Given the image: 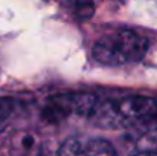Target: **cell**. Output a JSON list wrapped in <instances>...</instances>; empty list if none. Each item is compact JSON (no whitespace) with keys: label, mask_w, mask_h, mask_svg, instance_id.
Wrapping results in <instances>:
<instances>
[{"label":"cell","mask_w":157,"mask_h":156,"mask_svg":"<svg viewBox=\"0 0 157 156\" xmlns=\"http://www.w3.org/2000/svg\"><path fill=\"white\" fill-rule=\"evenodd\" d=\"M156 116L157 98L130 95L105 101L96 100L87 118H90L99 127L127 129V127H142Z\"/></svg>","instance_id":"1"},{"label":"cell","mask_w":157,"mask_h":156,"mask_svg":"<svg viewBox=\"0 0 157 156\" xmlns=\"http://www.w3.org/2000/svg\"><path fill=\"white\" fill-rule=\"evenodd\" d=\"M148 38L142 34L119 28L104 34L93 45V58L105 66H121L142 60L148 52Z\"/></svg>","instance_id":"2"},{"label":"cell","mask_w":157,"mask_h":156,"mask_svg":"<svg viewBox=\"0 0 157 156\" xmlns=\"http://www.w3.org/2000/svg\"><path fill=\"white\" fill-rule=\"evenodd\" d=\"M58 156H117L113 146L99 138L76 136L67 139L58 150Z\"/></svg>","instance_id":"3"},{"label":"cell","mask_w":157,"mask_h":156,"mask_svg":"<svg viewBox=\"0 0 157 156\" xmlns=\"http://www.w3.org/2000/svg\"><path fill=\"white\" fill-rule=\"evenodd\" d=\"M137 153H151L157 156V116L142 126L137 138Z\"/></svg>","instance_id":"4"},{"label":"cell","mask_w":157,"mask_h":156,"mask_svg":"<svg viewBox=\"0 0 157 156\" xmlns=\"http://www.w3.org/2000/svg\"><path fill=\"white\" fill-rule=\"evenodd\" d=\"M14 110H15V101L9 98H0V132L6 127Z\"/></svg>","instance_id":"5"},{"label":"cell","mask_w":157,"mask_h":156,"mask_svg":"<svg viewBox=\"0 0 157 156\" xmlns=\"http://www.w3.org/2000/svg\"><path fill=\"white\" fill-rule=\"evenodd\" d=\"M134 156H156V155H151V153H136Z\"/></svg>","instance_id":"6"}]
</instances>
